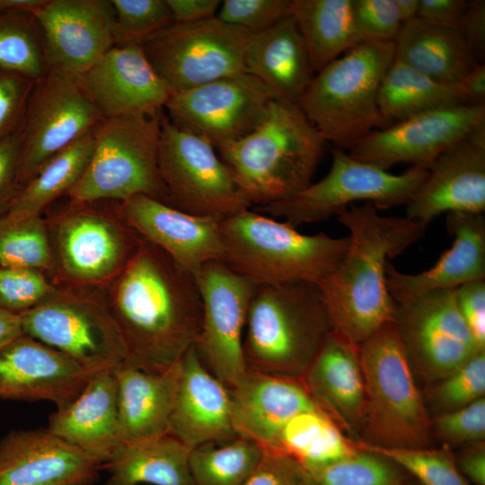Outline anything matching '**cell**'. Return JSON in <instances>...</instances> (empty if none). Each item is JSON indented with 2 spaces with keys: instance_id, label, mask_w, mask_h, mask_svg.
Here are the masks:
<instances>
[{
  "instance_id": "obj_1",
  "label": "cell",
  "mask_w": 485,
  "mask_h": 485,
  "mask_svg": "<svg viewBox=\"0 0 485 485\" xmlns=\"http://www.w3.org/2000/svg\"><path fill=\"white\" fill-rule=\"evenodd\" d=\"M121 334L125 362L162 373L195 345L202 300L194 274L154 244L126 262L108 306Z\"/></svg>"
},
{
  "instance_id": "obj_2",
  "label": "cell",
  "mask_w": 485,
  "mask_h": 485,
  "mask_svg": "<svg viewBox=\"0 0 485 485\" xmlns=\"http://www.w3.org/2000/svg\"><path fill=\"white\" fill-rule=\"evenodd\" d=\"M369 202L340 210L348 247L334 269L317 286L331 330L359 345L393 322L394 302L386 284L393 258L422 239L428 225L406 216H381Z\"/></svg>"
},
{
  "instance_id": "obj_3",
  "label": "cell",
  "mask_w": 485,
  "mask_h": 485,
  "mask_svg": "<svg viewBox=\"0 0 485 485\" xmlns=\"http://www.w3.org/2000/svg\"><path fill=\"white\" fill-rule=\"evenodd\" d=\"M325 149V140L297 104L274 100L254 130L216 152L240 194L258 207L307 188Z\"/></svg>"
},
{
  "instance_id": "obj_4",
  "label": "cell",
  "mask_w": 485,
  "mask_h": 485,
  "mask_svg": "<svg viewBox=\"0 0 485 485\" xmlns=\"http://www.w3.org/2000/svg\"><path fill=\"white\" fill-rule=\"evenodd\" d=\"M331 331L316 284L257 286L243 334L247 368L301 379Z\"/></svg>"
},
{
  "instance_id": "obj_5",
  "label": "cell",
  "mask_w": 485,
  "mask_h": 485,
  "mask_svg": "<svg viewBox=\"0 0 485 485\" xmlns=\"http://www.w3.org/2000/svg\"><path fill=\"white\" fill-rule=\"evenodd\" d=\"M222 261L257 286L291 282L318 285L345 254L349 239L305 234L287 222L251 208L220 221Z\"/></svg>"
},
{
  "instance_id": "obj_6",
  "label": "cell",
  "mask_w": 485,
  "mask_h": 485,
  "mask_svg": "<svg viewBox=\"0 0 485 485\" xmlns=\"http://www.w3.org/2000/svg\"><path fill=\"white\" fill-rule=\"evenodd\" d=\"M394 57V42L365 41L313 75L298 106L326 143L348 151L372 131L390 126L378 94Z\"/></svg>"
},
{
  "instance_id": "obj_7",
  "label": "cell",
  "mask_w": 485,
  "mask_h": 485,
  "mask_svg": "<svg viewBox=\"0 0 485 485\" xmlns=\"http://www.w3.org/2000/svg\"><path fill=\"white\" fill-rule=\"evenodd\" d=\"M366 391L367 443L429 447L431 419L405 348L392 322L358 345Z\"/></svg>"
},
{
  "instance_id": "obj_8",
  "label": "cell",
  "mask_w": 485,
  "mask_h": 485,
  "mask_svg": "<svg viewBox=\"0 0 485 485\" xmlns=\"http://www.w3.org/2000/svg\"><path fill=\"white\" fill-rule=\"evenodd\" d=\"M163 111L104 119L93 130L90 161L66 196L82 204L100 199L124 201L144 194L170 205L158 168Z\"/></svg>"
},
{
  "instance_id": "obj_9",
  "label": "cell",
  "mask_w": 485,
  "mask_h": 485,
  "mask_svg": "<svg viewBox=\"0 0 485 485\" xmlns=\"http://www.w3.org/2000/svg\"><path fill=\"white\" fill-rule=\"evenodd\" d=\"M332 163L319 181L284 200L256 207L296 227L326 220L358 201L377 209L406 205L428 173V168L410 166L400 174L363 163L340 148L331 150Z\"/></svg>"
},
{
  "instance_id": "obj_10",
  "label": "cell",
  "mask_w": 485,
  "mask_h": 485,
  "mask_svg": "<svg viewBox=\"0 0 485 485\" xmlns=\"http://www.w3.org/2000/svg\"><path fill=\"white\" fill-rule=\"evenodd\" d=\"M251 34L216 17L194 23H173L141 47L171 93L244 73V55Z\"/></svg>"
},
{
  "instance_id": "obj_11",
  "label": "cell",
  "mask_w": 485,
  "mask_h": 485,
  "mask_svg": "<svg viewBox=\"0 0 485 485\" xmlns=\"http://www.w3.org/2000/svg\"><path fill=\"white\" fill-rule=\"evenodd\" d=\"M158 168L169 204L186 213L222 221L251 208L215 146L161 118Z\"/></svg>"
},
{
  "instance_id": "obj_12",
  "label": "cell",
  "mask_w": 485,
  "mask_h": 485,
  "mask_svg": "<svg viewBox=\"0 0 485 485\" xmlns=\"http://www.w3.org/2000/svg\"><path fill=\"white\" fill-rule=\"evenodd\" d=\"M103 119L79 77L49 68L35 81L20 128V189Z\"/></svg>"
},
{
  "instance_id": "obj_13",
  "label": "cell",
  "mask_w": 485,
  "mask_h": 485,
  "mask_svg": "<svg viewBox=\"0 0 485 485\" xmlns=\"http://www.w3.org/2000/svg\"><path fill=\"white\" fill-rule=\"evenodd\" d=\"M20 314L23 334L62 353L90 373L114 370L126 360L121 334L104 304L56 294Z\"/></svg>"
},
{
  "instance_id": "obj_14",
  "label": "cell",
  "mask_w": 485,
  "mask_h": 485,
  "mask_svg": "<svg viewBox=\"0 0 485 485\" xmlns=\"http://www.w3.org/2000/svg\"><path fill=\"white\" fill-rule=\"evenodd\" d=\"M274 100L263 83L244 72L171 93L163 112L175 127L216 149L254 130Z\"/></svg>"
},
{
  "instance_id": "obj_15",
  "label": "cell",
  "mask_w": 485,
  "mask_h": 485,
  "mask_svg": "<svg viewBox=\"0 0 485 485\" xmlns=\"http://www.w3.org/2000/svg\"><path fill=\"white\" fill-rule=\"evenodd\" d=\"M394 302L393 323L413 371L436 382L481 349L455 301V288L431 290Z\"/></svg>"
},
{
  "instance_id": "obj_16",
  "label": "cell",
  "mask_w": 485,
  "mask_h": 485,
  "mask_svg": "<svg viewBox=\"0 0 485 485\" xmlns=\"http://www.w3.org/2000/svg\"><path fill=\"white\" fill-rule=\"evenodd\" d=\"M194 276L202 300V323L194 347L205 367L230 389L247 371L242 341L256 286L222 260L206 263Z\"/></svg>"
},
{
  "instance_id": "obj_17",
  "label": "cell",
  "mask_w": 485,
  "mask_h": 485,
  "mask_svg": "<svg viewBox=\"0 0 485 485\" xmlns=\"http://www.w3.org/2000/svg\"><path fill=\"white\" fill-rule=\"evenodd\" d=\"M484 124L485 105L432 110L372 131L348 154L386 171L401 163L428 168L441 154Z\"/></svg>"
},
{
  "instance_id": "obj_18",
  "label": "cell",
  "mask_w": 485,
  "mask_h": 485,
  "mask_svg": "<svg viewBox=\"0 0 485 485\" xmlns=\"http://www.w3.org/2000/svg\"><path fill=\"white\" fill-rule=\"evenodd\" d=\"M50 68L80 77L117 45L111 0H47L35 13Z\"/></svg>"
},
{
  "instance_id": "obj_19",
  "label": "cell",
  "mask_w": 485,
  "mask_h": 485,
  "mask_svg": "<svg viewBox=\"0 0 485 485\" xmlns=\"http://www.w3.org/2000/svg\"><path fill=\"white\" fill-rule=\"evenodd\" d=\"M450 212H485V124L432 162L406 204V217L426 225Z\"/></svg>"
},
{
  "instance_id": "obj_20",
  "label": "cell",
  "mask_w": 485,
  "mask_h": 485,
  "mask_svg": "<svg viewBox=\"0 0 485 485\" xmlns=\"http://www.w3.org/2000/svg\"><path fill=\"white\" fill-rule=\"evenodd\" d=\"M79 79L104 119L156 115L170 96L138 44L114 46Z\"/></svg>"
},
{
  "instance_id": "obj_21",
  "label": "cell",
  "mask_w": 485,
  "mask_h": 485,
  "mask_svg": "<svg viewBox=\"0 0 485 485\" xmlns=\"http://www.w3.org/2000/svg\"><path fill=\"white\" fill-rule=\"evenodd\" d=\"M120 212L146 242L192 274L207 262L222 260L219 220L186 213L144 194L121 201Z\"/></svg>"
},
{
  "instance_id": "obj_22",
  "label": "cell",
  "mask_w": 485,
  "mask_h": 485,
  "mask_svg": "<svg viewBox=\"0 0 485 485\" xmlns=\"http://www.w3.org/2000/svg\"><path fill=\"white\" fill-rule=\"evenodd\" d=\"M56 349L25 335L0 349V398L70 403L93 375Z\"/></svg>"
},
{
  "instance_id": "obj_23",
  "label": "cell",
  "mask_w": 485,
  "mask_h": 485,
  "mask_svg": "<svg viewBox=\"0 0 485 485\" xmlns=\"http://www.w3.org/2000/svg\"><path fill=\"white\" fill-rule=\"evenodd\" d=\"M101 469L47 428L13 430L0 440V485H93Z\"/></svg>"
},
{
  "instance_id": "obj_24",
  "label": "cell",
  "mask_w": 485,
  "mask_h": 485,
  "mask_svg": "<svg viewBox=\"0 0 485 485\" xmlns=\"http://www.w3.org/2000/svg\"><path fill=\"white\" fill-rule=\"evenodd\" d=\"M168 434L190 449L238 437L229 388L205 367L194 346L177 363Z\"/></svg>"
},
{
  "instance_id": "obj_25",
  "label": "cell",
  "mask_w": 485,
  "mask_h": 485,
  "mask_svg": "<svg viewBox=\"0 0 485 485\" xmlns=\"http://www.w3.org/2000/svg\"><path fill=\"white\" fill-rule=\"evenodd\" d=\"M229 391L238 436L256 443L263 451L273 448L281 429L294 416L322 410L300 379L250 368Z\"/></svg>"
},
{
  "instance_id": "obj_26",
  "label": "cell",
  "mask_w": 485,
  "mask_h": 485,
  "mask_svg": "<svg viewBox=\"0 0 485 485\" xmlns=\"http://www.w3.org/2000/svg\"><path fill=\"white\" fill-rule=\"evenodd\" d=\"M445 228L454 243L430 269L409 274L388 263L386 284L392 300L485 279L484 213H447Z\"/></svg>"
},
{
  "instance_id": "obj_27",
  "label": "cell",
  "mask_w": 485,
  "mask_h": 485,
  "mask_svg": "<svg viewBox=\"0 0 485 485\" xmlns=\"http://www.w3.org/2000/svg\"><path fill=\"white\" fill-rule=\"evenodd\" d=\"M300 380L341 428L363 429L366 391L358 345L331 330Z\"/></svg>"
},
{
  "instance_id": "obj_28",
  "label": "cell",
  "mask_w": 485,
  "mask_h": 485,
  "mask_svg": "<svg viewBox=\"0 0 485 485\" xmlns=\"http://www.w3.org/2000/svg\"><path fill=\"white\" fill-rule=\"evenodd\" d=\"M46 428L102 467L119 443L113 370L94 373L70 403L50 414Z\"/></svg>"
},
{
  "instance_id": "obj_29",
  "label": "cell",
  "mask_w": 485,
  "mask_h": 485,
  "mask_svg": "<svg viewBox=\"0 0 485 485\" xmlns=\"http://www.w3.org/2000/svg\"><path fill=\"white\" fill-rule=\"evenodd\" d=\"M246 73L257 77L275 100L297 104L314 74L309 55L291 16L251 35L244 55Z\"/></svg>"
},
{
  "instance_id": "obj_30",
  "label": "cell",
  "mask_w": 485,
  "mask_h": 485,
  "mask_svg": "<svg viewBox=\"0 0 485 485\" xmlns=\"http://www.w3.org/2000/svg\"><path fill=\"white\" fill-rule=\"evenodd\" d=\"M177 363L162 373L145 371L125 361L113 370L119 443L143 441L168 434Z\"/></svg>"
},
{
  "instance_id": "obj_31",
  "label": "cell",
  "mask_w": 485,
  "mask_h": 485,
  "mask_svg": "<svg viewBox=\"0 0 485 485\" xmlns=\"http://www.w3.org/2000/svg\"><path fill=\"white\" fill-rule=\"evenodd\" d=\"M57 245L65 271L82 281L100 280L117 271L129 249L114 223L89 212L64 218L57 229Z\"/></svg>"
},
{
  "instance_id": "obj_32",
  "label": "cell",
  "mask_w": 485,
  "mask_h": 485,
  "mask_svg": "<svg viewBox=\"0 0 485 485\" xmlns=\"http://www.w3.org/2000/svg\"><path fill=\"white\" fill-rule=\"evenodd\" d=\"M394 48L396 58L449 84H458L478 63L458 30L436 27L417 17L402 23Z\"/></svg>"
},
{
  "instance_id": "obj_33",
  "label": "cell",
  "mask_w": 485,
  "mask_h": 485,
  "mask_svg": "<svg viewBox=\"0 0 485 485\" xmlns=\"http://www.w3.org/2000/svg\"><path fill=\"white\" fill-rule=\"evenodd\" d=\"M190 450L170 434L119 443L101 467L110 473L106 485H194L189 463Z\"/></svg>"
},
{
  "instance_id": "obj_34",
  "label": "cell",
  "mask_w": 485,
  "mask_h": 485,
  "mask_svg": "<svg viewBox=\"0 0 485 485\" xmlns=\"http://www.w3.org/2000/svg\"><path fill=\"white\" fill-rule=\"evenodd\" d=\"M353 0H291L290 14L304 41L315 75L363 42L355 25Z\"/></svg>"
},
{
  "instance_id": "obj_35",
  "label": "cell",
  "mask_w": 485,
  "mask_h": 485,
  "mask_svg": "<svg viewBox=\"0 0 485 485\" xmlns=\"http://www.w3.org/2000/svg\"><path fill=\"white\" fill-rule=\"evenodd\" d=\"M378 104L383 117L392 125L422 112L465 101L460 84L436 81L394 57L382 81Z\"/></svg>"
},
{
  "instance_id": "obj_36",
  "label": "cell",
  "mask_w": 485,
  "mask_h": 485,
  "mask_svg": "<svg viewBox=\"0 0 485 485\" xmlns=\"http://www.w3.org/2000/svg\"><path fill=\"white\" fill-rule=\"evenodd\" d=\"M339 424L324 410H305L294 416L281 429L269 452L285 454L304 471L348 457L357 451Z\"/></svg>"
},
{
  "instance_id": "obj_37",
  "label": "cell",
  "mask_w": 485,
  "mask_h": 485,
  "mask_svg": "<svg viewBox=\"0 0 485 485\" xmlns=\"http://www.w3.org/2000/svg\"><path fill=\"white\" fill-rule=\"evenodd\" d=\"M93 131L52 157L38 173L22 187L4 208L9 218L40 216L54 199L78 182L92 156Z\"/></svg>"
},
{
  "instance_id": "obj_38",
  "label": "cell",
  "mask_w": 485,
  "mask_h": 485,
  "mask_svg": "<svg viewBox=\"0 0 485 485\" xmlns=\"http://www.w3.org/2000/svg\"><path fill=\"white\" fill-rule=\"evenodd\" d=\"M263 454L256 443L238 436L195 447L190 453L194 485H242Z\"/></svg>"
},
{
  "instance_id": "obj_39",
  "label": "cell",
  "mask_w": 485,
  "mask_h": 485,
  "mask_svg": "<svg viewBox=\"0 0 485 485\" xmlns=\"http://www.w3.org/2000/svg\"><path fill=\"white\" fill-rule=\"evenodd\" d=\"M0 66L35 81L48 72L43 33L33 14L0 12Z\"/></svg>"
},
{
  "instance_id": "obj_40",
  "label": "cell",
  "mask_w": 485,
  "mask_h": 485,
  "mask_svg": "<svg viewBox=\"0 0 485 485\" xmlns=\"http://www.w3.org/2000/svg\"><path fill=\"white\" fill-rule=\"evenodd\" d=\"M357 447V451L348 457L305 471V485H403L410 479L387 457Z\"/></svg>"
},
{
  "instance_id": "obj_41",
  "label": "cell",
  "mask_w": 485,
  "mask_h": 485,
  "mask_svg": "<svg viewBox=\"0 0 485 485\" xmlns=\"http://www.w3.org/2000/svg\"><path fill=\"white\" fill-rule=\"evenodd\" d=\"M52 264L49 241L40 216L9 218L0 215V266L40 270Z\"/></svg>"
},
{
  "instance_id": "obj_42",
  "label": "cell",
  "mask_w": 485,
  "mask_h": 485,
  "mask_svg": "<svg viewBox=\"0 0 485 485\" xmlns=\"http://www.w3.org/2000/svg\"><path fill=\"white\" fill-rule=\"evenodd\" d=\"M356 444L387 457L422 485L470 483L460 473L454 455L447 446L441 449L384 447L361 440H357Z\"/></svg>"
},
{
  "instance_id": "obj_43",
  "label": "cell",
  "mask_w": 485,
  "mask_h": 485,
  "mask_svg": "<svg viewBox=\"0 0 485 485\" xmlns=\"http://www.w3.org/2000/svg\"><path fill=\"white\" fill-rule=\"evenodd\" d=\"M428 402L439 413L469 405L485 395V350L434 383Z\"/></svg>"
},
{
  "instance_id": "obj_44",
  "label": "cell",
  "mask_w": 485,
  "mask_h": 485,
  "mask_svg": "<svg viewBox=\"0 0 485 485\" xmlns=\"http://www.w3.org/2000/svg\"><path fill=\"white\" fill-rule=\"evenodd\" d=\"M117 45L138 44L174 23L166 0H111Z\"/></svg>"
},
{
  "instance_id": "obj_45",
  "label": "cell",
  "mask_w": 485,
  "mask_h": 485,
  "mask_svg": "<svg viewBox=\"0 0 485 485\" xmlns=\"http://www.w3.org/2000/svg\"><path fill=\"white\" fill-rule=\"evenodd\" d=\"M53 287L38 269L0 266V307L22 313L50 299Z\"/></svg>"
},
{
  "instance_id": "obj_46",
  "label": "cell",
  "mask_w": 485,
  "mask_h": 485,
  "mask_svg": "<svg viewBox=\"0 0 485 485\" xmlns=\"http://www.w3.org/2000/svg\"><path fill=\"white\" fill-rule=\"evenodd\" d=\"M291 0H225L216 18L250 34L264 31L290 14Z\"/></svg>"
},
{
  "instance_id": "obj_47",
  "label": "cell",
  "mask_w": 485,
  "mask_h": 485,
  "mask_svg": "<svg viewBox=\"0 0 485 485\" xmlns=\"http://www.w3.org/2000/svg\"><path fill=\"white\" fill-rule=\"evenodd\" d=\"M431 430L446 445H471L485 439V399L436 414Z\"/></svg>"
},
{
  "instance_id": "obj_48",
  "label": "cell",
  "mask_w": 485,
  "mask_h": 485,
  "mask_svg": "<svg viewBox=\"0 0 485 485\" xmlns=\"http://www.w3.org/2000/svg\"><path fill=\"white\" fill-rule=\"evenodd\" d=\"M356 29L363 42H394L402 26L393 0H353Z\"/></svg>"
},
{
  "instance_id": "obj_49",
  "label": "cell",
  "mask_w": 485,
  "mask_h": 485,
  "mask_svg": "<svg viewBox=\"0 0 485 485\" xmlns=\"http://www.w3.org/2000/svg\"><path fill=\"white\" fill-rule=\"evenodd\" d=\"M35 80L0 66V138L21 128Z\"/></svg>"
},
{
  "instance_id": "obj_50",
  "label": "cell",
  "mask_w": 485,
  "mask_h": 485,
  "mask_svg": "<svg viewBox=\"0 0 485 485\" xmlns=\"http://www.w3.org/2000/svg\"><path fill=\"white\" fill-rule=\"evenodd\" d=\"M242 485H305V471L285 454L263 451L260 462Z\"/></svg>"
},
{
  "instance_id": "obj_51",
  "label": "cell",
  "mask_w": 485,
  "mask_h": 485,
  "mask_svg": "<svg viewBox=\"0 0 485 485\" xmlns=\"http://www.w3.org/2000/svg\"><path fill=\"white\" fill-rule=\"evenodd\" d=\"M455 301L472 339L481 349H485V279L456 287Z\"/></svg>"
},
{
  "instance_id": "obj_52",
  "label": "cell",
  "mask_w": 485,
  "mask_h": 485,
  "mask_svg": "<svg viewBox=\"0 0 485 485\" xmlns=\"http://www.w3.org/2000/svg\"><path fill=\"white\" fill-rule=\"evenodd\" d=\"M20 129L0 138V209L4 208L20 190Z\"/></svg>"
},
{
  "instance_id": "obj_53",
  "label": "cell",
  "mask_w": 485,
  "mask_h": 485,
  "mask_svg": "<svg viewBox=\"0 0 485 485\" xmlns=\"http://www.w3.org/2000/svg\"><path fill=\"white\" fill-rule=\"evenodd\" d=\"M467 4L466 0H419L417 18L436 27L457 30Z\"/></svg>"
},
{
  "instance_id": "obj_54",
  "label": "cell",
  "mask_w": 485,
  "mask_h": 485,
  "mask_svg": "<svg viewBox=\"0 0 485 485\" xmlns=\"http://www.w3.org/2000/svg\"><path fill=\"white\" fill-rule=\"evenodd\" d=\"M476 57L485 52V1H468L457 28Z\"/></svg>"
},
{
  "instance_id": "obj_55",
  "label": "cell",
  "mask_w": 485,
  "mask_h": 485,
  "mask_svg": "<svg viewBox=\"0 0 485 485\" xmlns=\"http://www.w3.org/2000/svg\"><path fill=\"white\" fill-rule=\"evenodd\" d=\"M175 23H194L216 16L219 0H166Z\"/></svg>"
},
{
  "instance_id": "obj_56",
  "label": "cell",
  "mask_w": 485,
  "mask_h": 485,
  "mask_svg": "<svg viewBox=\"0 0 485 485\" xmlns=\"http://www.w3.org/2000/svg\"><path fill=\"white\" fill-rule=\"evenodd\" d=\"M454 461L460 473L474 485H485V443L477 442L464 447Z\"/></svg>"
},
{
  "instance_id": "obj_57",
  "label": "cell",
  "mask_w": 485,
  "mask_h": 485,
  "mask_svg": "<svg viewBox=\"0 0 485 485\" xmlns=\"http://www.w3.org/2000/svg\"><path fill=\"white\" fill-rule=\"evenodd\" d=\"M465 104L485 105V65L478 62L459 83Z\"/></svg>"
},
{
  "instance_id": "obj_58",
  "label": "cell",
  "mask_w": 485,
  "mask_h": 485,
  "mask_svg": "<svg viewBox=\"0 0 485 485\" xmlns=\"http://www.w3.org/2000/svg\"><path fill=\"white\" fill-rule=\"evenodd\" d=\"M22 334L21 314L0 307V349Z\"/></svg>"
},
{
  "instance_id": "obj_59",
  "label": "cell",
  "mask_w": 485,
  "mask_h": 485,
  "mask_svg": "<svg viewBox=\"0 0 485 485\" xmlns=\"http://www.w3.org/2000/svg\"><path fill=\"white\" fill-rule=\"evenodd\" d=\"M47 0H0V12L6 13H35Z\"/></svg>"
},
{
  "instance_id": "obj_60",
  "label": "cell",
  "mask_w": 485,
  "mask_h": 485,
  "mask_svg": "<svg viewBox=\"0 0 485 485\" xmlns=\"http://www.w3.org/2000/svg\"><path fill=\"white\" fill-rule=\"evenodd\" d=\"M402 23L407 22L418 15L419 0H393Z\"/></svg>"
},
{
  "instance_id": "obj_61",
  "label": "cell",
  "mask_w": 485,
  "mask_h": 485,
  "mask_svg": "<svg viewBox=\"0 0 485 485\" xmlns=\"http://www.w3.org/2000/svg\"><path fill=\"white\" fill-rule=\"evenodd\" d=\"M403 485H422L418 481L410 477V479Z\"/></svg>"
}]
</instances>
